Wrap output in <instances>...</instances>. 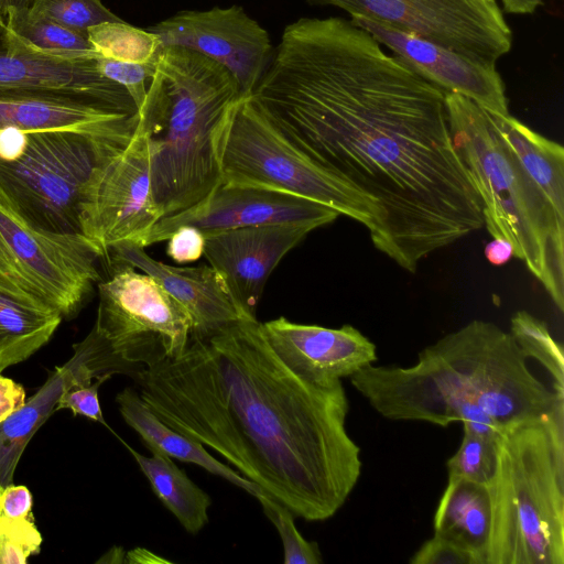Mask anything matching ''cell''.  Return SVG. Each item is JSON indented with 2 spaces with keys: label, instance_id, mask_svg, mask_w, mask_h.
I'll return each instance as SVG.
<instances>
[{
  "label": "cell",
  "instance_id": "obj_4",
  "mask_svg": "<svg viewBox=\"0 0 564 564\" xmlns=\"http://www.w3.org/2000/svg\"><path fill=\"white\" fill-rule=\"evenodd\" d=\"M240 96L236 79L214 59L178 46L160 50L137 115L163 217L192 207L221 184L218 139Z\"/></svg>",
  "mask_w": 564,
  "mask_h": 564
},
{
  "label": "cell",
  "instance_id": "obj_15",
  "mask_svg": "<svg viewBox=\"0 0 564 564\" xmlns=\"http://www.w3.org/2000/svg\"><path fill=\"white\" fill-rule=\"evenodd\" d=\"M350 20L445 94H458L490 112L509 115L506 85L496 64L474 59L369 19L352 17Z\"/></svg>",
  "mask_w": 564,
  "mask_h": 564
},
{
  "label": "cell",
  "instance_id": "obj_18",
  "mask_svg": "<svg viewBox=\"0 0 564 564\" xmlns=\"http://www.w3.org/2000/svg\"><path fill=\"white\" fill-rule=\"evenodd\" d=\"M54 91L137 113L124 88L105 77L96 59H62L24 47L0 22V93Z\"/></svg>",
  "mask_w": 564,
  "mask_h": 564
},
{
  "label": "cell",
  "instance_id": "obj_11",
  "mask_svg": "<svg viewBox=\"0 0 564 564\" xmlns=\"http://www.w3.org/2000/svg\"><path fill=\"white\" fill-rule=\"evenodd\" d=\"M339 8L492 63L512 47V31L496 0H306Z\"/></svg>",
  "mask_w": 564,
  "mask_h": 564
},
{
  "label": "cell",
  "instance_id": "obj_41",
  "mask_svg": "<svg viewBox=\"0 0 564 564\" xmlns=\"http://www.w3.org/2000/svg\"><path fill=\"white\" fill-rule=\"evenodd\" d=\"M503 11L512 14H531L543 2V0H501Z\"/></svg>",
  "mask_w": 564,
  "mask_h": 564
},
{
  "label": "cell",
  "instance_id": "obj_17",
  "mask_svg": "<svg viewBox=\"0 0 564 564\" xmlns=\"http://www.w3.org/2000/svg\"><path fill=\"white\" fill-rule=\"evenodd\" d=\"M262 328L282 361L313 384L333 386L377 361L376 345L351 325L328 328L279 317Z\"/></svg>",
  "mask_w": 564,
  "mask_h": 564
},
{
  "label": "cell",
  "instance_id": "obj_30",
  "mask_svg": "<svg viewBox=\"0 0 564 564\" xmlns=\"http://www.w3.org/2000/svg\"><path fill=\"white\" fill-rule=\"evenodd\" d=\"M496 441L464 431L458 449L446 462L447 479H465L488 486L497 466Z\"/></svg>",
  "mask_w": 564,
  "mask_h": 564
},
{
  "label": "cell",
  "instance_id": "obj_42",
  "mask_svg": "<svg viewBox=\"0 0 564 564\" xmlns=\"http://www.w3.org/2000/svg\"><path fill=\"white\" fill-rule=\"evenodd\" d=\"M32 0H0V22L11 9H29Z\"/></svg>",
  "mask_w": 564,
  "mask_h": 564
},
{
  "label": "cell",
  "instance_id": "obj_5",
  "mask_svg": "<svg viewBox=\"0 0 564 564\" xmlns=\"http://www.w3.org/2000/svg\"><path fill=\"white\" fill-rule=\"evenodd\" d=\"M453 143L481 202L484 225L492 238L509 240L514 257L541 282L564 311V217L494 124L470 99L445 94Z\"/></svg>",
  "mask_w": 564,
  "mask_h": 564
},
{
  "label": "cell",
  "instance_id": "obj_39",
  "mask_svg": "<svg viewBox=\"0 0 564 564\" xmlns=\"http://www.w3.org/2000/svg\"><path fill=\"white\" fill-rule=\"evenodd\" d=\"M23 387L14 380L0 375V423L25 402Z\"/></svg>",
  "mask_w": 564,
  "mask_h": 564
},
{
  "label": "cell",
  "instance_id": "obj_38",
  "mask_svg": "<svg viewBox=\"0 0 564 564\" xmlns=\"http://www.w3.org/2000/svg\"><path fill=\"white\" fill-rule=\"evenodd\" d=\"M32 495L25 486L13 484L2 488L0 494V517L23 519L32 516Z\"/></svg>",
  "mask_w": 564,
  "mask_h": 564
},
{
  "label": "cell",
  "instance_id": "obj_14",
  "mask_svg": "<svg viewBox=\"0 0 564 564\" xmlns=\"http://www.w3.org/2000/svg\"><path fill=\"white\" fill-rule=\"evenodd\" d=\"M339 213L314 200L263 187L223 183L204 199L162 217L141 247L165 241L181 226H193L204 236L264 225L294 224L316 229L337 219Z\"/></svg>",
  "mask_w": 564,
  "mask_h": 564
},
{
  "label": "cell",
  "instance_id": "obj_27",
  "mask_svg": "<svg viewBox=\"0 0 564 564\" xmlns=\"http://www.w3.org/2000/svg\"><path fill=\"white\" fill-rule=\"evenodd\" d=\"M2 22L26 48L62 59H96L99 55L86 32L63 26L29 9L9 10Z\"/></svg>",
  "mask_w": 564,
  "mask_h": 564
},
{
  "label": "cell",
  "instance_id": "obj_28",
  "mask_svg": "<svg viewBox=\"0 0 564 564\" xmlns=\"http://www.w3.org/2000/svg\"><path fill=\"white\" fill-rule=\"evenodd\" d=\"M87 35L99 56L120 62L147 63L162 48L155 34L123 20L94 25Z\"/></svg>",
  "mask_w": 564,
  "mask_h": 564
},
{
  "label": "cell",
  "instance_id": "obj_43",
  "mask_svg": "<svg viewBox=\"0 0 564 564\" xmlns=\"http://www.w3.org/2000/svg\"><path fill=\"white\" fill-rule=\"evenodd\" d=\"M2 488H3V487L0 485V494H1V491H2Z\"/></svg>",
  "mask_w": 564,
  "mask_h": 564
},
{
  "label": "cell",
  "instance_id": "obj_12",
  "mask_svg": "<svg viewBox=\"0 0 564 564\" xmlns=\"http://www.w3.org/2000/svg\"><path fill=\"white\" fill-rule=\"evenodd\" d=\"M163 217L151 189L148 141L137 123L127 147L98 170L80 213V232L106 258L109 249L130 241L141 247Z\"/></svg>",
  "mask_w": 564,
  "mask_h": 564
},
{
  "label": "cell",
  "instance_id": "obj_20",
  "mask_svg": "<svg viewBox=\"0 0 564 564\" xmlns=\"http://www.w3.org/2000/svg\"><path fill=\"white\" fill-rule=\"evenodd\" d=\"M137 123V113L122 112L82 96L54 91L0 93V129L115 137L132 134Z\"/></svg>",
  "mask_w": 564,
  "mask_h": 564
},
{
  "label": "cell",
  "instance_id": "obj_8",
  "mask_svg": "<svg viewBox=\"0 0 564 564\" xmlns=\"http://www.w3.org/2000/svg\"><path fill=\"white\" fill-rule=\"evenodd\" d=\"M133 133L95 137L69 131L31 132L20 159L0 162V199L34 228L82 234V205L91 181L127 147Z\"/></svg>",
  "mask_w": 564,
  "mask_h": 564
},
{
  "label": "cell",
  "instance_id": "obj_19",
  "mask_svg": "<svg viewBox=\"0 0 564 564\" xmlns=\"http://www.w3.org/2000/svg\"><path fill=\"white\" fill-rule=\"evenodd\" d=\"M107 258L140 269L155 279L192 319L191 338H204L245 318L221 275L210 265L173 267L151 258L144 248L124 241L112 246ZM250 319V318H249Z\"/></svg>",
  "mask_w": 564,
  "mask_h": 564
},
{
  "label": "cell",
  "instance_id": "obj_32",
  "mask_svg": "<svg viewBox=\"0 0 564 564\" xmlns=\"http://www.w3.org/2000/svg\"><path fill=\"white\" fill-rule=\"evenodd\" d=\"M256 498L281 536L284 564L322 563L318 544L307 541L301 535L294 523V514L290 509L265 492L259 494Z\"/></svg>",
  "mask_w": 564,
  "mask_h": 564
},
{
  "label": "cell",
  "instance_id": "obj_16",
  "mask_svg": "<svg viewBox=\"0 0 564 564\" xmlns=\"http://www.w3.org/2000/svg\"><path fill=\"white\" fill-rule=\"evenodd\" d=\"M312 230L294 224L226 230L205 236L203 254L221 275L240 314L256 319L269 275Z\"/></svg>",
  "mask_w": 564,
  "mask_h": 564
},
{
  "label": "cell",
  "instance_id": "obj_34",
  "mask_svg": "<svg viewBox=\"0 0 564 564\" xmlns=\"http://www.w3.org/2000/svg\"><path fill=\"white\" fill-rule=\"evenodd\" d=\"M156 57L147 63L120 62L101 56L96 61L105 77L127 90L138 112L145 100L148 87L155 70Z\"/></svg>",
  "mask_w": 564,
  "mask_h": 564
},
{
  "label": "cell",
  "instance_id": "obj_35",
  "mask_svg": "<svg viewBox=\"0 0 564 564\" xmlns=\"http://www.w3.org/2000/svg\"><path fill=\"white\" fill-rule=\"evenodd\" d=\"M111 376V373L102 375L96 378L94 383H91L94 377L90 375L84 373L75 377L61 394L55 411L68 409L74 415H83L107 426L99 403L98 390L102 382Z\"/></svg>",
  "mask_w": 564,
  "mask_h": 564
},
{
  "label": "cell",
  "instance_id": "obj_10",
  "mask_svg": "<svg viewBox=\"0 0 564 564\" xmlns=\"http://www.w3.org/2000/svg\"><path fill=\"white\" fill-rule=\"evenodd\" d=\"M98 294L94 328L134 372L175 358L187 347L189 314L148 273L115 263L111 276L98 284Z\"/></svg>",
  "mask_w": 564,
  "mask_h": 564
},
{
  "label": "cell",
  "instance_id": "obj_6",
  "mask_svg": "<svg viewBox=\"0 0 564 564\" xmlns=\"http://www.w3.org/2000/svg\"><path fill=\"white\" fill-rule=\"evenodd\" d=\"M496 442L486 564H564V402Z\"/></svg>",
  "mask_w": 564,
  "mask_h": 564
},
{
  "label": "cell",
  "instance_id": "obj_23",
  "mask_svg": "<svg viewBox=\"0 0 564 564\" xmlns=\"http://www.w3.org/2000/svg\"><path fill=\"white\" fill-rule=\"evenodd\" d=\"M491 500L487 485L447 479L434 514V534L471 552L486 564L491 531Z\"/></svg>",
  "mask_w": 564,
  "mask_h": 564
},
{
  "label": "cell",
  "instance_id": "obj_13",
  "mask_svg": "<svg viewBox=\"0 0 564 564\" xmlns=\"http://www.w3.org/2000/svg\"><path fill=\"white\" fill-rule=\"evenodd\" d=\"M147 30L162 47L188 48L223 65L241 96L251 95L274 54L268 32L238 6L181 11Z\"/></svg>",
  "mask_w": 564,
  "mask_h": 564
},
{
  "label": "cell",
  "instance_id": "obj_2",
  "mask_svg": "<svg viewBox=\"0 0 564 564\" xmlns=\"http://www.w3.org/2000/svg\"><path fill=\"white\" fill-rule=\"evenodd\" d=\"M132 377L158 419L217 452L296 517L332 518L358 482L360 447L346 429L341 381L300 378L257 318L191 338L177 357Z\"/></svg>",
  "mask_w": 564,
  "mask_h": 564
},
{
  "label": "cell",
  "instance_id": "obj_21",
  "mask_svg": "<svg viewBox=\"0 0 564 564\" xmlns=\"http://www.w3.org/2000/svg\"><path fill=\"white\" fill-rule=\"evenodd\" d=\"M74 354L63 366L51 372L45 383L24 404L0 423V485L13 484L21 455L35 432L55 411L68 383L79 375L98 378L113 375L111 354L94 329L73 346Z\"/></svg>",
  "mask_w": 564,
  "mask_h": 564
},
{
  "label": "cell",
  "instance_id": "obj_25",
  "mask_svg": "<svg viewBox=\"0 0 564 564\" xmlns=\"http://www.w3.org/2000/svg\"><path fill=\"white\" fill-rule=\"evenodd\" d=\"M122 443L148 478L159 500L188 533H198L208 522L210 497L195 485L167 455L149 449L151 456H144L123 441Z\"/></svg>",
  "mask_w": 564,
  "mask_h": 564
},
{
  "label": "cell",
  "instance_id": "obj_9",
  "mask_svg": "<svg viewBox=\"0 0 564 564\" xmlns=\"http://www.w3.org/2000/svg\"><path fill=\"white\" fill-rule=\"evenodd\" d=\"M101 258L84 235L34 228L0 199L1 292L70 317L99 280Z\"/></svg>",
  "mask_w": 564,
  "mask_h": 564
},
{
  "label": "cell",
  "instance_id": "obj_1",
  "mask_svg": "<svg viewBox=\"0 0 564 564\" xmlns=\"http://www.w3.org/2000/svg\"><path fill=\"white\" fill-rule=\"evenodd\" d=\"M250 97L312 161L375 202L371 242L402 269L414 273L482 228L445 93L351 20L286 25Z\"/></svg>",
  "mask_w": 564,
  "mask_h": 564
},
{
  "label": "cell",
  "instance_id": "obj_37",
  "mask_svg": "<svg viewBox=\"0 0 564 564\" xmlns=\"http://www.w3.org/2000/svg\"><path fill=\"white\" fill-rule=\"evenodd\" d=\"M205 236L193 226H181L167 238L166 253L177 263L198 260L204 253Z\"/></svg>",
  "mask_w": 564,
  "mask_h": 564
},
{
  "label": "cell",
  "instance_id": "obj_7",
  "mask_svg": "<svg viewBox=\"0 0 564 564\" xmlns=\"http://www.w3.org/2000/svg\"><path fill=\"white\" fill-rule=\"evenodd\" d=\"M223 183L263 187L314 200L362 224L373 235L375 202L330 174L262 113L250 95L230 106L218 139Z\"/></svg>",
  "mask_w": 564,
  "mask_h": 564
},
{
  "label": "cell",
  "instance_id": "obj_31",
  "mask_svg": "<svg viewBox=\"0 0 564 564\" xmlns=\"http://www.w3.org/2000/svg\"><path fill=\"white\" fill-rule=\"evenodd\" d=\"M29 10L63 26L86 33L94 25L121 20L101 0H32Z\"/></svg>",
  "mask_w": 564,
  "mask_h": 564
},
{
  "label": "cell",
  "instance_id": "obj_36",
  "mask_svg": "<svg viewBox=\"0 0 564 564\" xmlns=\"http://www.w3.org/2000/svg\"><path fill=\"white\" fill-rule=\"evenodd\" d=\"M411 564H479L478 558L455 542L433 534L411 556Z\"/></svg>",
  "mask_w": 564,
  "mask_h": 564
},
{
  "label": "cell",
  "instance_id": "obj_22",
  "mask_svg": "<svg viewBox=\"0 0 564 564\" xmlns=\"http://www.w3.org/2000/svg\"><path fill=\"white\" fill-rule=\"evenodd\" d=\"M116 402L124 422L139 434L149 449L159 451L184 463L196 464L253 497L264 492L260 486L212 456L203 444L182 435L158 419L135 388H124L117 394Z\"/></svg>",
  "mask_w": 564,
  "mask_h": 564
},
{
  "label": "cell",
  "instance_id": "obj_3",
  "mask_svg": "<svg viewBox=\"0 0 564 564\" xmlns=\"http://www.w3.org/2000/svg\"><path fill=\"white\" fill-rule=\"evenodd\" d=\"M349 379L386 419L460 422L464 431L489 438L564 402V394L531 372L511 334L482 319L426 346L411 367L371 364Z\"/></svg>",
  "mask_w": 564,
  "mask_h": 564
},
{
  "label": "cell",
  "instance_id": "obj_26",
  "mask_svg": "<svg viewBox=\"0 0 564 564\" xmlns=\"http://www.w3.org/2000/svg\"><path fill=\"white\" fill-rule=\"evenodd\" d=\"M62 319L55 310L25 303L0 291V372L43 347Z\"/></svg>",
  "mask_w": 564,
  "mask_h": 564
},
{
  "label": "cell",
  "instance_id": "obj_24",
  "mask_svg": "<svg viewBox=\"0 0 564 564\" xmlns=\"http://www.w3.org/2000/svg\"><path fill=\"white\" fill-rule=\"evenodd\" d=\"M488 112L528 174L543 191L555 212L564 217L563 147L533 131L510 113Z\"/></svg>",
  "mask_w": 564,
  "mask_h": 564
},
{
  "label": "cell",
  "instance_id": "obj_40",
  "mask_svg": "<svg viewBox=\"0 0 564 564\" xmlns=\"http://www.w3.org/2000/svg\"><path fill=\"white\" fill-rule=\"evenodd\" d=\"M485 256L489 263L500 267L514 257V249L509 240L505 238H492V240L485 246Z\"/></svg>",
  "mask_w": 564,
  "mask_h": 564
},
{
  "label": "cell",
  "instance_id": "obj_33",
  "mask_svg": "<svg viewBox=\"0 0 564 564\" xmlns=\"http://www.w3.org/2000/svg\"><path fill=\"white\" fill-rule=\"evenodd\" d=\"M42 536L33 516L23 519L0 517V564H24L39 553Z\"/></svg>",
  "mask_w": 564,
  "mask_h": 564
},
{
  "label": "cell",
  "instance_id": "obj_29",
  "mask_svg": "<svg viewBox=\"0 0 564 564\" xmlns=\"http://www.w3.org/2000/svg\"><path fill=\"white\" fill-rule=\"evenodd\" d=\"M509 333L527 358L535 359L547 371L552 388L564 394L563 347L547 325L527 311H518L511 317Z\"/></svg>",
  "mask_w": 564,
  "mask_h": 564
}]
</instances>
